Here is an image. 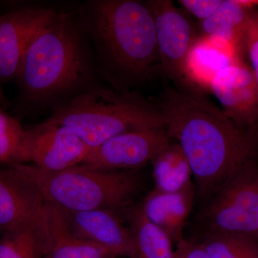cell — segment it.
I'll return each instance as SVG.
<instances>
[{
  "mask_svg": "<svg viewBox=\"0 0 258 258\" xmlns=\"http://www.w3.org/2000/svg\"><path fill=\"white\" fill-rule=\"evenodd\" d=\"M159 109L166 133L189 161L200 196L213 195L242 166L258 160V127L237 126L198 93L170 88Z\"/></svg>",
  "mask_w": 258,
  "mask_h": 258,
  "instance_id": "obj_1",
  "label": "cell"
},
{
  "mask_svg": "<svg viewBox=\"0 0 258 258\" xmlns=\"http://www.w3.org/2000/svg\"><path fill=\"white\" fill-rule=\"evenodd\" d=\"M83 20L57 13L25 52L16 80L28 104L43 106L95 87L93 62Z\"/></svg>",
  "mask_w": 258,
  "mask_h": 258,
  "instance_id": "obj_2",
  "label": "cell"
},
{
  "mask_svg": "<svg viewBox=\"0 0 258 258\" xmlns=\"http://www.w3.org/2000/svg\"><path fill=\"white\" fill-rule=\"evenodd\" d=\"M81 16L101 73L117 91L128 92L160 66L154 18L147 3L93 0L86 3Z\"/></svg>",
  "mask_w": 258,
  "mask_h": 258,
  "instance_id": "obj_3",
  "label": "cell"
},
{
  "mask_svg": "<svg viewBox=\"0 0 258 258\" xmlns=\"http://www.w3.org/2000/svg\"><path fill=\"white\" fill-rule=\"evenodd\" d=\"M47 120L71 129L91 149L120 134L164 126L159 107L97 86L54 108Z\"/></svg>",
  "mask_w": 258,
  "mask_h": 258,
  "instance_id": "obj_4",
  "label": "cell"
},
{
  "mask_svg": "<svg viewBox=\"0 0 258 258\" xmlns=\"http://www.w3.org/2000/svg\"><path fill=\"white\" fill-rule=\"evenodd\" d=\"M44 203L69 212L125 208L137 193L138 177L132 171H106L82 164L59 171L20 164Z\"/></svg>",
  "mask_w": 258,
  "mask_h": 258,
  "instance_id": "obj_5",
  "label": "cell"
},
{
  "mask_svg": "<svg viewBox=\"0 0 258 258\" xmlns=\"http://www.w3.org/2000/svg\"><path fill=\"white\" fill-rule=\"evenodd\" d=\"M205 213L209 232L254 237L258 230V160H252L224 181Z\"/></svg>",
  "mask_w": 258,
  "mask_h": 258,
  "instance_id": "obj_6",
  "label": "cell"
},
{
  "mask_svg": "<svg viewBox=\"0 0 258 258\" xmlns=\"http://www.w3.org/2000/svg\"><path fill=\"white\" fill-rule=\"evenodd\" d=\"M155 25L161 69L176 83L185 82L186 62L198 39L189 14L169 0H149Z\"/></svg>",
  "mask_w": 258,
  "mask_h": 258,
  "instance_id": "obj_7",
  "label": "cell"
},
{
  "mask_svg": "<svg viewBox=\"0 0 258 258\" xmlns=\"http://www.w3.org/2000/svg\"><path fill=\"white\" fill-rule=\"evenodd\" d=\"M91 148L71 129L50 120L25 129L20 164L59 171L82 164Z\"/></svg>",
  "mask_w": 258,
  "mask_h": 258,
  "instance_id": "obj_8",
  "label": "cell"
},
{
  "mask_svg": "<svg viewBox=\"0 0 258 258\" xmlns=\"http://www.w3.org/2000/svg\"><path fill=\"white\" fill-rule=\"evenodd\" d=\"M171 142L164 126L127 132L91 149L81 164L106 171L134 169L152 161Z\"/></svg>",
  "mask_w": 258,
  "mask_h": 258,
  "instance_id": "obj_9",
  "label": "cell"
},
{
  "mask_svg": "<svg viewBox=\"0 0 258 258\" xmlns=\"http://www.w3.org/2000/svg\"><path fill=\"white\" fill-rule=\"evenodd\" d=\"M210 89L222 107V111L237 126L258 127V84L243 58L237 59L219 71Z\"/></svg>",
  "mask_w": 258,
  "mask_h": 258,
  "instance_id": "obj_10",
  "label": "cell"
},
{
  "mask_svg": "<svg viewBox=\"0 0 258 258\" xmlns=\"http://www.w3.org/2000/svg\"><path fill=\"white\" fill-rule=\"evenodd\" d=\"M57 13L51 8H25L0 15V81L16 79L30 43Z\"/></svg>",
  "mask_w": 258,
  "mask_h": 258,
  "instance_id": "obj_11",
  "label": "cell"
},
{
  "mask_svg": "<svg viewBox=\"0 0 258 258\" xmlns=\"http://www.w3.org/2000/svg\"><path fill=\"white\" fill-rule=\"evenodd\" d=\"M40 191L20 164L0 169V234L36 222L44 205Z\"/></svg>",
  "mask_w": 258,
  "mask_h": 258,
  "instance_id": "obj_12",
  "label": "cell"
},
{
  "mask_svg": "<svg viewBox=\"0 0 258 258\" xmlns=\"http://www.w3.org/2000/svg\"><path fill=\"white\" fill-rule=\"evenodd\" d=\"M43 258H117L110 251L80 238L68 212L44 203L38 220Z\"/></svg>",
  "mask_w": 258,
  "mask_h": 258,
  "instance_id": "obj_13",
  "label": "cell"
},
{
  "mask_svg": "<svg viewBox=\"0 0 258 258\" xmlns=\"http://www.w3.org/2000/svg\"><path fill=\"white\" fill-rule=\"evenodd\" d=\"M71 227L80 238L106 249L117 257L137 258L130 229L107 210L69 212Z\"/></svg>",
  "mask_w": 258,
  "mask_h": 258,
  "instance_id": "obj_14",
  "label": "cell"
},
{
  "mask_svg": "<svg viewBox=\"0 0 258 258\" xmlns=\"http://www.w3.org/2000/svg\"><path fill=\"white\" fill-rule=\"evenodd\" d=\"M195 187L190 183L176 192L157 189L148 195L142 208L148 219L170 237L172 242L183 240V230L193 206Z\"/></svg>",
  "mask_w": 258,
  "mask_h": 258,
  "instance_id": "obj_15",
  "label": "cell"
},
{
  "mask_svg": "<svg viewBox=\"0 0 258 258\" xmlns=\"http://www.w3.org/2000/svg\"><path fill=\"white\" fill-rule=\"evenodd\" d=\"M251 10L242 6L238 0H222V4L211 17L200 21L199 37H220L243 54L242 37Z\"/></svg>",
  "mask_w": 258,
  "mask_h": 258,
  "instance_id": "obj_16",
  "label": "cell"
},
{
  "mask_svg": "<svg viewBox=\"0 0 258 258\" xmlns=\"http://www.w3.org/2000/svg\"><path fill=\"white\" fill-rule=\"evenodd\" d=\"M128 220L137 258H174L170 237L148 219L142 205L131 209Z\"/></svg>",
  "mask_w": 258,
  "mask_h": 258,
  "instance_id": "obj_17",
  "label": "cell"
},
{
  "mask_svg": "<svg viewBox=\"0 0 258 258\" xmlns=\"http://www.w3.org/2000/svg\"><path fill=\"white\" fill-rule=\"evenodd\" d=\"M156 188L164 192H176L191 182L192 171L182 149L171 143L152 160Z\"/></svg>",
  "mask_w": 258,
  "mask_h": 258,
  "instance_id": "obj_18",
  "label": "cell"
},
{
  "mask_svg": "<svg viewBox=\"0 0 258 258\" xmlns=\"http://www.w3.org/2000/svg\"><path fill=\"white\" fill-rule=\"evenodd\" d=\"M237 59L217 50L208 40L198 37L186 62L185 81L210 89L219 71Z\"/></svg>",
  "mask_w": 258,
  "mask_h": 258,
  "instance_id": "obj_19",
  "label": "cell"
},
{
  "mask_svg": "<svg viewBox=\"0 0 258 258\" xmlns=\"http://www.w3.org/2000/svg\"><path fill=\"white\" fill-rule=\"evenodd\" d=\"M202 244L210 258H258V242L252 236L208 232Z\"/></svg>",
  "mask_w": 258,
  "mask_h": 258,
  "instance_id": "obj_20",
  "label": "cell"
},
{
  "mask_svg": "<svg viewBox=\"0 0 258 258\" xmlns=\"http://www.w3.org/2000/svg\"><path fill=\"white\" fill-rule=\"evenodd\" d=\"M0 258H43L38 220L2 235Z\"/></svg>",
  "mask_w": 258,
  "mask_h": 258,
  "instance_id": "obj_21",
  "label": "cell"
},
{
  "mask_svg": "<svg viewBox=\"0 0 258 258\" xmlns=\"http://www.w3.org/2000/svg\"><path fill=\"white\" fill-rule=\"evenodd\" d=\"M25 132L18 120L0 109V162L20 164Z\"/></svg>",
  "mask_w": 258,
  "mask_h": 258,
  "instance_id": "obj_22",
  "label": "cell"
},
{
  "mask_svg": "<svg viewBox=\"0 0 258 258\" xmlns=\"http://www.w3.org/2000/svg\"><path fill=\"white\" fill-rule=\"evenodd\" d=\"M242 51L258 84V10H251L242 37Z\"/></svg>",
  "mask_w": 258,
  "mask_h": 258,
  "instance_id": "obj_23",
  "label": "cell"
},
{
  "mask_svg": "<svg viewBox=\"0 0 258 258\" xmlns=\"http://www.w3.org/2000/svg\"><path fill=\"white\" fill-rule=\"evenodd\" d=\"M179 3L185 11L203 21L216 12L222 0H180Z\"/></svg>",
  "mask_w": 258,
  "mask_h": 258,
  "instance_id": "obj_24",
  "label": "cell"
},
{
  "mask_svg": "<svg viewBox=\"0 0 258 258\" xmlns=\"http://www.w3.org/2000/svg\"><path fill=\"white\" fill-rule=\"evenodd\" d=\"M174 258H210L203 244L181 240L174 251Z\"/></svg>",
  "mask_w": 258,
  "mask_h": 258,
  "instance_id": "obj_25",
  "label": "cell"
},
{
  "mask_svg": "<svg viewBox=\"0 0 258 258\" xmlns=\"http://www.w3.org/2000/svg\"><path fill=\"white\" fill-rule=\"evenodd\" d=\"M4 96H3V91H1V89H0V103H2V102L4 101Z\"/></svg>",
  "mask_w": 258,
  "mask_h": 258,
  "instance_id": "obj_26",
  "label": "cell"
},
{
  "mask_svg": "<svg viewBox=\"0 0 258 258\" xmlns=\"http://www.w3.org/2000/svg\"><path fill=\"white\" fill-rule=\"evenodd\" d=\"M254 238H255V240L258 242V230L257 231V233H256L255 236H254Z\"/></svg>",
  "mask_w": 258,
  "mask_h": 258,
  "instance_id": "obj_27",
  "label": "cell"
}]
</instances>
